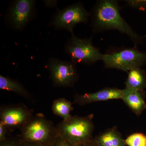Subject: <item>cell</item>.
Masks as SVG:
<instances>
[{
  "label": "cell",
  "instance_id": "1",
  "mask_svg": "<svg viewBox=\"0 0 146 146\" xmlns=\"http://www.w3.org/2000/svg\"><path fill=\"white\" fill-rule=\"evenodd\" d=\"M118 2L115 0L98 1L91 8L90 26L94 33L115 30L126 35L134 43L135 47L143 38L133 30L120 14Z\"/></svg>",
  "mask_w": 146,
  "mask_h": 146
},
{
  "label": "cell",
  "instance_id": "2",
  "mask_svg": "<svg viewBox=\"0 0 146 146\" xmlns=\"http://www.w3.org/2000/svg\"><path fill=\"white\" fill-rule=\"evenodd\" d=\"M20 140L51 146L59 135L56 127L42 114L33 116L21 129Z\"/></svg>",
  "mask_w": 146,
  "mask_h": 146
},
{
  "label": "cell",
  "instance_id": "3",
  "mask_svg": "<svg viewBox=\"0 0 146 146\" xmlns=\"http://www.w3.org/2000/svg\"><path fill=\"white\" fill-rule=\"evenodd\" d=\"M102 60L106 68H113L128 72L146 64V52L139 50L136 47H110L103 54Z\"/></svg>",
  "mask_w": 146,
  "mask_h": 146
},
{
  "label": "cell",
  "instance_id": "4",
  "mask_svg": "<svg viewBox=\"0 0 146 146\" xmlns=\"http://www.w3.org/2000/svg\"><path fill=\"white\" fill-rule=\"evenodd\" d=\"M58 135L74 146L91 141L94 125L91 116L72 117L56 127Z\"/></svg>",
  "mask_w": 146,
  "mask_h": 146
},
{
  "label": "cell",
  "instance_id": "5",
  "mask_svg": "<svg viewBox=\"0 0 146 146\" xmlns=\"http://www.w3.org/2000/svg\"><path fill=\"white\" fill-rule=\"evenodd\" d=\"M64 51L76 64L93 65L103 57L99 49L94 46L92 36L81 38L71 34L64 46Z\"/></svg>",
  "mask_w": 146,
  "mask_h": 146
},
{
  "label": "cell",
  "instance_id": "6",
  "mask_svg": "<svg viewBox=\"0 0 146 146\" xmlns=\"http://www.w3.org/2000/svg\"><path fill=\"white\" fill-rule=\"evenodd\" d=\"M90 16V12L86 10L82 3L78 2L61 10L56 8L49 25L56 30H66L73 34L76 26L82 23H87Z\"/></svg>",
  "mask_w": 146,
  "mask_h": 146
},
{
  "label": "cell",
  "instance_id": "7",
  "mask_svg": "<svg viewBox=\"0 0 146 146\" xmlns=\"http://www.w3.org/2000/svg\"><path fill=\"white\" fill-rule=\"evenodd\" d=\"M36 14V1L35 0L11 1L5 16L6 25L13 31H22L34 19Z\"/></svg>",
  "mask_w": 146,
  "mask_h": 146
},
{
  "label": "cell",
  "instance_id": "8",
  "mask_svg": "<svg viewBox=\"0 0 146 146\" xmlns=\"http://www.w3.org/2000/svg\"><path fill=\"white\" fill-rule=\"evenodd\" d=\"M76 63L74 61L61 60L56 58H50L47 64L50 78L56 87H71L78 79Z\"/></svg>",
  "mask_w": 146,
  "mask_h": 146
},
{
  "label": "cell",
  "instance_id": "9",
  "mask_svg": "<svg viewBox=\"0 0 146 146\" xmlns=\"http://www.w3.org/2000/svg\"><path fill=\"white\" fill-rule=\"evenodd\" d=\"M33 116V112L23 105L7 106L1 110L0 122L7 129L21 128Z\"/></svg>",
  "mask_w": 146,
  "mask_h": 146
},
{
  "label": "cell",
  "instance_id": "10",
  "mask_svg": "<svg viewBox=\"0 0 146 146\" xmlns=\"http://www.w3.org/2000/svg\"><path fill=\"white\" fill-rule=\"evenodd\" d=\"M122 90L117 88H105L94 93H86L83 95H76L75 98L76 103L84 105L108 100L122 99Z\"/></svg>",
  "mask_w": 146,
  "mask_h": 146
},
{
  "label": "cell",
  "instance_id": "11",
  "mask_svg": "<svg viewBox=\"0 0 146 146\" xmlns=\"http://www.w3.org/2000/svg\"><path fill=\"white\" fill-rule=\"evenodd\" d=\"M122 99L137 115H141L146 109L143 90H139L129 87L122 90Z\"/></svg>",
  "mask_w": 146,
  "mask_h": 146
},
{
  "label": "cell",
  "instance_id": "12",
  "mask_svg": "<svg viewBox=\"0 0 146 146\" xmlns=\"http://www.w3.org/2000/svg\"><path fill=\"white\" fill-rule=\"evenodd\" d=\"M0 89L12 91L25 98L32 100L30 94L19 82L1 75H0Z\"/></svg>",
  "mask_w": 146,
  "mask_h": 146
},
{
  "label": "cell",
  "instance_id": "13",
  "mask_svg": "<svg viewBox=\"0 0 146 146\" xmlns=\"http://www.w3.org/2000/svg\"><path fill=\"white\" fill-rule=\"evenodd\" d=\"M126 87L139 90H143L146 87V76L145 71L141 68H136L128 72L125 82Z\"/></svg>",
  "mask_w": 146,
  "mask_h": 146
},
{
  "label": "cell",
  "instance_id": "14",
  "mask_svg": "<svg viewBox=\"0 0 146 146\" xmlns=\"http://www.w3.org/2000/svg\"><path fill=\"white\" fill-rule=\"evenodd\" d=\"M99 146H126L115 129H111L100 135L95 141Z\"/></svg>",
  "mask_w": 146,
  "mask_h": 146
},
{
  "label": "cell",
  "instance_id": "15",
  "mask_svg": "<svg viewBox=\"0 0 146 146\" xmlns=\"http://www.w3.org/2000/svg\"><path fill=\"white\" fill-rule=\"evenodd\" d=\"M52 108L55 115L61 117L63 120H68L72 117L70 113L73 109L72 103L65 98H59L54 100Z\"/></svg>",
  "mask_w": 146,
  "mask_h": 146
},
{
  "label": "cell",
  "instance_id": "16",
  "mask_svg": "<svg viewBox=\"0 0 146 146\" xmlns=\"http://www.w3.org/2000/svg\"><path fill=\"white\" fill-rule=\"evenodd\" d=\"M124 141L128 146H146V135L142 133H133Z\"/></svg>",
  "mask_w": 146,
  "mask_h": 146
},
{
  "label": "cell",
  "instance_id": "17",
  "mask_svg": "<svg viewBox=\"0 0 146 146\" xmlns=\"http://www.w3.org/2000/svg\"><path fill=\"white\" fill-rule=\"evenodd\" d=\"M125 1L128 6L146 12V0H129Z\"/></svg>",
  "mask_w": 146,
  "mask_h": 146
},
{
  "label": "cell",
  "instance_id": "18",
  "mask_svg": "<svg viewBox=\"0 0 146 146\" xmlns=\"http://www.w3.org/2000/svg\"><path fill=\"white\" fill-rule=\"evenodd\" d=\"M51 146H74L65 139L58 136Z\"/></svg>",
  "mask_w": 146,
  "mask_h": 146
},
{
  "label": "cell",
  "instance_id": "19",
  "mask_svg": "<svg viewBox=\"0 0 146 146\" xmlns=\"http://www.w3.org/2000/svg\"><path fill=\"white\" fill-rule=\"evenodd\" d=\"M7 128L3 123L0 122V141L4 142L7 139L6 138Z\"/></svg>",
  "mask_w": 146,
  "mask_h": 146
},
{
  "label": "cell",
  "instance_id": "20",
  "mask_svg": "<svg viewBox=\"0 0 146 146\" xmlns=\"http://www.w3.org/2000/svg\"><path fill=\"white\" fill-rule=\"evenodd\" d=\"M1 143V146H21V141L20 139L18 141H16L7 139Z\"/></svg>",
  "mask_w": 146,
  "mask_h": 146
},
{
  "label": "cell",
  "instance_id": "21",
  "mask_svg": "<svg viewBox=\"0 0 146 146\" xmlns=\"http://www.w3.org/2000/svg\"><path fill=\"white\" fill-rule=\"evenodd\" d=\"M43 1L47 7L50 8L56 7L57 8V1Z\"/></svg>",
  "mask_w": 146,
  "mask_h": 146
},
{
  "label": "cell",
  "instance_id": "22",
  "mask_svg": "<svg viewBox=\"0 0 146 146\" xmlns=\"http://www.w3.org/2000/svg\"><path fill=\"white\" fill-rule=\"evenodd\" d=\"M21 146H46L41 144L21 141Z\"/></svg>",
  "mask_w": 146,
  "mask_h": 146
},
{
  "label": "cell",
  "instance_id": "23",
  "mask_svg": "<svg viewBox=\"0 0 146 146\" xmlns=\"http://www.w3.org/2000/svg\"><path fill=\"white\" fill-rule=\"evenodd\" d=\"M78 146H99L98 144L96 142H93L92 141H89L87 143H85L82 144Z\"/></svg>",
  "mask_w": 146,
  "mask_h": 146
},
{
  "label": "cell",
  "instance_id": "24",
  "mask_svg": "<svg viewBox=\"0 0 146 146\" xmlns=\"http://www.w3.org/2000/svg\"><path fill=\"white\" fill-rule=\"evenodd\" d=\"M145 38H146V35H145Z\"/></svg>",
  "mask_w": 146,
  "mask_h": 146
}]
</instances>
